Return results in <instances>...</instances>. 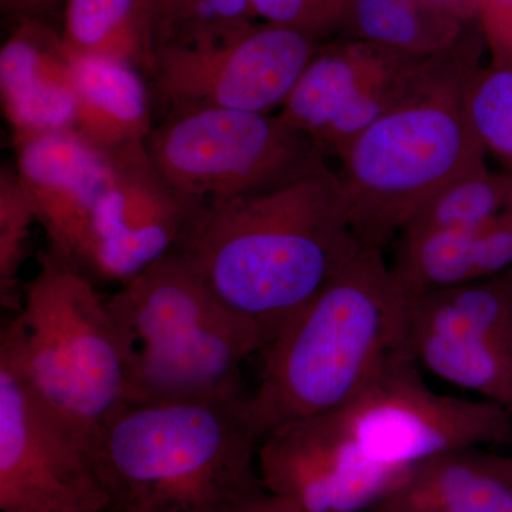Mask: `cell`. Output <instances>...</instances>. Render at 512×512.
<instances>
[{
    "instance_id": "12",
    "label": "cell",
    "mask_w": 512,
    "mask_h": 512,
    "mask_svg": "<svg viewBox=\"0 0 512 512\" xmlns=\"http://www.w3.org/2000/svg\"><path fill=\"white\" fill-rule=\"evenodd\" d=\"M410 355L427 372L487 402L512 406V268L407 296Z\"/></svg>"
},
{
    "instance_id": "27",
    "label": "cell",
    "mask_w": 512,
    "mask_h": 512,
    "mask_svg": "<svg viewBox=\"0 0 512 512\" xmlns=\"http://www.w3.org/2000/svg\"><path fill=\"white\" fill-rule=\"evenodd\" d=\"M494 66L512 70V0H481L477 18Z\"/></svg>"
},
{
    "instance_id": "10",
    "label": "cell",
    "mask_w": 512,
    "mask_h": 512,
    "mask_svg": "<svg viewBox=\"0 0 512 512\" xmlns=\"http://www.w3.org/2000/svg\"><path fill=\"white\" fill-rule=\"evenodd\" d=\"M322 45L296 30L254 23L220 42L158 46L146 73L168 116L207 109L271 114Z\"/></svg>"
},
{
    "instance_id": "14",
    "label": "cell",
    "mask_w": 512,
    "mask_h": 512,
    "mask_svg": "<svg viewBox=\"0 0 512 512\" xmlns=\"http://www.w3.org/2000/svg\"><path fill=\"white\" fill-rule=\"evenodd\" d=\"M410 471L363 456L335 412L291 421L259 441L262 485L301 512H367Z\"/></svg>"
},
{
    "instance_id": "9",
    "label": "cell",
    "mask_w": 512,
    "mask_h": 512,
    "mask_svg": "<svg viewBox=\"0 0 512 512\" xmlns=\"http://www.w3.org/2000/svg\"><path fill=\"white\" fill-rule=\"evenodd\" d=\"M333 412L363 456L400 471L450 451L503 443L512 433L503 406L434 392L412 356L394 360L365 392Z\"/></svg>"
},
{
    "instance_id": "21",
    "label": "cell",
    "mask_w": 512,
    "mask_h": 512,
    "mask_svg": "<svg viewBox=\"0 0 512 512\" xmlns=\"http://www.w3.org/2000/svg\"><path fill=\"white\" fill-rule=\"evenodd\" d=\"M343 32L410 55L431 56L453 49L467 28L431 0H349Z\"/></svg>"
},
{
    "instance_id": "17",
    "label": "cell",
    "mask_w": 512,
    "mask_h": 512,
    "mask_svg": "<svg viewBox=\"0 0 512 512\" xmlns=\"http://www.w3.org/2000/svg\"><path fill=\"white\" fill-rule=\"evenodd\" d=\"M512 268V211L474 227L400 235L390 265L404 295L481 281Z\"/></svg>"
},
{
    "instance_id": "3",
    "label": "cell",
    "mask_w": 512,
    "mask_h": 512,
    "mask_svg": "<svg viewBox=\"0 0 512 512\" xmlns=\"http://www.w3.org/2000/svg\"><path fill=\"white\" fill-rule=\"evenodd\" d=\"M245 396L127 406L93 451L107 512H238L264 490Z\"/></svg>"
},
{
    "instance_id": "7",
    "label": "cell",
    "mask_w": 512,
    "mask_h": 512,
    "mask_svg": "<svg viewBox=\"0 0 512 512\" xmlns=\"http://www.w3.org/2000/svg\"><path fill=\"white\" fill-rule=\"evenodd\" d=\"M146 147L165 183L195 212L276 190L328 167L315 140L279 114H174L154 126Z\"/></svg>"
},
{
    "instance_id": "6",
    "label": "cell",
    "mask_w": 512,
    "mask_h": 512,
    "mask_svg": "<svg viewBox=\"0 0 512 512\" xmlns=\"http://www.w3.org/2000/svg\"><path fill=\"white\" fill-rule=\"evenodd\" d=\"M477 63L384 114L340 153L336 174L363 247L384 249L447 185L487 165L464 106V77Z\"/></svg>"
},
{
    "instance_id": "29",
    "label": "cell",
    "mask_w": 512,
    "mask_h": 512,
    "mask_svg": "<svg viewBox=\"0 0 512 512\" xmlns=\"http://www.w3.org/2000/svg\"><path fill=\"white\" fill-rule=\"evenodd\" d=\"M434 5L446 13L448 18L456 20L464 28L477 23L481 0H431Z\"/></svg>"
},
{
    "instance_id": "2",
    "label": "cell",
    "mask_w": 512,
    "mask_h": 512,
    "mask_svg": "<svg viewBox=\"0 0 512 512\" xmlns=\"http://www.w3.org/2000/svg\"><path fill=\"white\" fill-rule=\"evenodd\" d=\"M245 413L259 439L291 421L333 412L410 355L407 296L383 249L363 247L262 350Z\"/></svg>"
},
{
    "instance_id": "5",
    "label": "cell",
    "mask_w": 512,
    "mask_h": 512,
    "mask_svg": "<svg viewBox=\"0 0 512 512\" xmlns=\"http://www.w3.org/2000/svg\"><path fill=\"white\" fill-rule=\"evenodd\" d=\"M107 305L126 343L133 403L241 393V366L265 348L254 320L177 251L121 285Z\"/></svg>"
},
{
    "instance_id": "19",
    "label": "cell",
    "mask_w": 512,
    "mask_h": 512,
    "mask_svg": "<svg viewBox=\"0 0 512 512\" xmlns=\"http://www.w3.org/2000/svg\"><path fill=\"white\" fill-rule=\"evenodd\" d=\"M74 60L76 120L73 130L101 153L144 143L154 128L143 74L119 60Z\"/></svg>"
},
{
    "instance_id": "23",
    "label": "cell",
    "mask_w": 512,
    "mask_h": 512,
    "mask_svg": "<svg viewBox=\"0 0 512 512\" xmlns=\"http://www.w3.org/2000/svg\"><path fill=\"white\" fill-rule=\"evenodd\" d=\"M255 23L249 0H154L156 47L220 42ZM156 50V49H154Z\"/></svg>"
},
{
    "instance_id": "22",
    "label": "cell",
    "mask_w": 512,
    "mask_h": 512,
    "mask_svg": "<svg viewBox=\"0 0 512 512\" xmlns=\"http://www.w3.org/2000/svg\"><path fill=\"white\" fill-rule=\"evenodd\" d=\"M512 211V174L487 165L461 175L440 191L400 235L474 227ZM399 235V237H400Z\"/></svg>"
},
{
    "instance_id": "32",
    "label": "cell",
    "mask_w": 512,
    "mask_h": 512,
    "mask_svg": "<svg viewBox=\"0 0 512 512\" xmlns=\"http://www.w3.org/2000/svg\"><path fill=\"white\" fill-rule=\"evenodd\" d=\"M511 410H512V406H511Z\"/></svg>"
},
{
    "instance_id": "30",
    "label": "cell",
    "mask_w": 512,
    "mask_h": 512,
    "mask_svg": "<svg viewBox=\"0 0 512 512\" xmlns=\"http://www.w3.org/2000/svg\"><path fill=\"white\" fill-rule=\"evenodd\" d=\"M238 512H301L295 505L276 497V495L261 490L254 497L249 498L247 503L239 508Z\"/></svg>"
},
{
    "instance_id": "20",
    "label": "cell",
    "mask_w": 512,
    "mask_h": 512,
    "mask_svg": "<svg viewBox=\"0 0 512 512\" xmlns=\"http://www.w3.org/2000/svg\"><path fill=\"white\" fill-rule=\"evenodd\" d=\"M62 37L73 59L119 60L143 72L156 49L146 0H66Z\"/></svg>"
},
{
    "instance_id": "25",
    "label": "cell",
    "mask_w": 512,
    "mask_h": 512,
    "mask_svg": "<svg viewBox=\"0 0 512 512\" xmlns=\"http://www.w3.org/2000/svg\"><path fill=\"white\" fill-rule=\"evenodd\" d=\"M37 222L28 192L13 168L0 171V303L9 312H18L23 288L20 272L28 255L30 228Z\"/></svg>"
},
{
    "instance_id": "31",
    "label": "cell",
    "mask_w": 512,
    "mask_h": 512,
    "mask_svg": "<svg viewBox=\"0 0 512 512\" xmlns=\"http://www.w3.org/2000/svg\"><path fill=\"white\" fill-rule=\"evenodd\" d=\"M153 2L154 0H146L148 9H150L151 12V19H153Z\"/></svg>"
},
{
    "instance_id": "8",
    "label": "cell",
    "mask_w": 512,
    "mask_h": 512,
    "mask_svg": "<svg viewBox=\"0 0 512 512\" xmlns=\"http://www.w3.org/2000/svg\"><path fill=\"white\" fill-rule=\"evenodd\" d=\"M480 42L466 33L453 49L431 56L353 37L323 43L279 117L308 134L326 156L339 157L384 114L477 63Z\"/></svg>"
},
{
    "instance_id": "13",
    "label": "cell",
    "mask_w": 512,
    "mask_h": 512,
    "mask_svg": "<svg viewBox=\"0 0 512 512\" xmlns=\"http://www.w3.org/2000/svg\"><path fill=\"white\" fill-rule=\"evenodd\" d=\"M109 157L111 181L94 208L74 266L90 279L121 286L177 251L197 212L165 183L146 141Z\"/></svg>"
},
{
    "instance_id": "26",
    "label": "cell",
    "mask_w": 512,
    "mask_h": 512,
    "mask_svg": "<svg viewBox=\"0 0 512 512\" xmlns=\"http://www.w3.org/2000/svg\"><path fill=\"white\" fill-rule=\"evenodd\" d=\"M349 0H249L255 19L305 33L323 42L343 32Z\"/></svg>"
},
{
    "instance_id": "24",
    "label": "cell",
    "mask_w": 512,
    "mask_h": 512,
    "mask_svg": "<svg viewBox=\"0 0 512 512\" xmlns=\"http://www.w3.org/2000/svg\"><path fill=\"white\" fill-rule=\"evenodd\" d=\"M464 106L485 153L512 174V70L476 66L464 77Z\"/></svg>"
},
{
    "instance_id": "28",
    "label": "cell",
    "mask_w": 512,
    "mask_h": 512,
    "mask_svg": "<svg viewBox=\"0 0 512 512\" xmlns=\"http://www.w3.org/2000/svg\"><path fill=\"white\" fill-rule=\"evenodd\" d=\"M62 3L63 0H0L3 13L18 19L19 23L25 22V20L45 22L43 19Z\"/></svg>"
},
{
    "instance_id": "1",
    "label": "cell",
    "mask_w": 512,
    "mask_h": 512,
    "mask_svg": "<svg viewBox=\"0 0 512 512\" xmlns=\"http://www.w3.org/2000/svg\"><path fill=\"white\" fill-rule=\"evenodd\" d=\"M362 248L338 174L325 167L198 211L177 252L222 301L254 320L266 348Z\"/></svg>"
},
{
    "instance_id": "11",
    "label": "cell",
    "mask_w": 512,
    "mask_h": 512,
    "mask_svg": "<svg viewBox=\"0 0 512 512\" xmlns=\"http://www.w3.org/2000/svg\"><path fill=\"white\" fill-rule=\"evenodd\" d=\"M93 443L0 363V510L107 512Z\"/></svg>"
},
{
    "instance_id": "4",
    "label": "cell",
    "mask_w": 512,
    "mask_h": 512,
    "mask_svg": "<svg viewBox=\"0 0 512 512\" xmlns=\"http://www.w3.org/2000/svg\"><path fill=\"white\" fill-rule=\"evenodd\" d=\"M0 363L93 444L134 402L126 343L107 299L49 249L0 333Z\"/></svg>"
},
{
    "instance_id": "15",
    "label": "cell",
    "mask_w": 512,
    "mask_h": 512,
    "mask_svg": "<svg viewBox=\"0 0 512 512\" xmlns=\"http://www.w3.org/2000/svg\"><path fill=\"white\" fill-rule=\"evenodd\" d=\"M20 184L28 192L49 251L74 266L97 202L111 181V160L74 130L16 146Z\"/></svg>"
},
{
    "instance_id": "16",
    "label": "cell",
    "mask_w": 512,
    "mask_h": 512,
    "mask_svg": "<svg viewBox=\"0 0 512 512\" xmlns=\"http://www.w3.org/2000/svg\"><path fill=\"white\" fill-rule=\"evenodd\" d=\"M0 97L13 144L56 131L76 120L74 60L63 37L42 20L20 22L0 50Z\"/></svg>"
},
{
    "instance_id": "18",
    "label": "cell",
    "mask_w": 512,
    "mask_h": 512,
    "mask_svg": "<svg viewBox=\"0 0 512 512\" xmlns=\"http://www.w3.org/2000/svg\"><path fill=\"white\" fill-rule=\"evenodd\" d=\"M367 512H512V463L478 447L441 454L412 468Z\"/></svg>"
}]
</instances>
